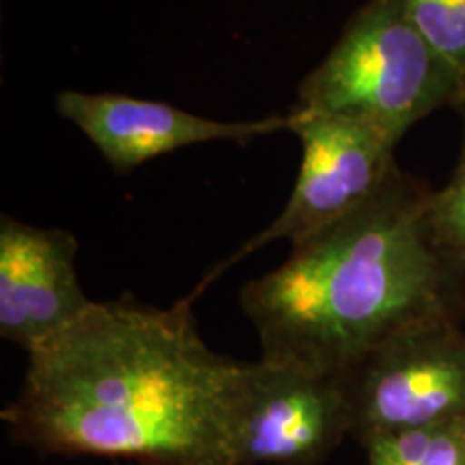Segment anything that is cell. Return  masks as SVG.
<instances>
[{
    "mask_svg": "<svg viewBox=\"0 0 465 465\" xmlns=\"http://www.w3.org/2000/svg\"><path fill=\"white\" fill-rule=\"evenodd\" d=\"M26 356L20 392L3 410L15 444L44 457L231 465L226 407L240 362L205 345L190 300L93 302Z\"/></svg>",
    "mask_w": 465,
    "mask_h": 465,
    "instance_id": "cell-1",
    "label": "cell"
},
{
    "mask_svg": "<svg viewBox=\"0 0 465 465\" xmlns=\"http://www.w3.org/2000/svg\"><path fill=\"white\" fill-rule=\"evenodd\" d=\"M429 196L394 168L373 199L243 284L240 302L263 358L345 377L407 328L459 322L465 265L435 240Z\"/></svg>",
    "mask_w": 465,
    "mask_h": 465,
    "instance_id": "cell-2",
    "label": "cell"
},
{
    "mask_svg": "<svg viewBox=\"0 0 465 465\" xmlns=\"http://www.w3.org/2000/svg\"><path fill=\"white\" fill-rule=\"evenodd\" d=\"M465 102V80L429 45L401 0H369L302 80L293 110L371 125L401 141L435 110Z\"/></svg>",
    "mask_w": 465,
    "mask_h": 465,
    "instance_id": "cell-3",
    "label": "cell"
},
{
    "mask_svg": "<svg viewBox=\"0 0 465 465\" xmlns=\"http://www.w3.org/2000/svg\"><path fill=\"white\" fill-rule=\"evenodd\" d=\"M347 438L345 377L263 356L237 366L226 407L231 465H323Z\"/></svg>",
    "mask_w": 465,
    "mask_h": 465,
    "instance_id": "cell-4",
    "label": "cell"
},
{
    "mask_svg": "<svg viewBox=\"0 0 465 465\" xmlns=\"http://www.w3.org/2000/svg\"><path fill=\"white\" fill-rule=\"evenodd\" d=\"M351 440L465 420V330L455 319L407 328L345 375Z\"/></svg>",
    "mask_w": 465,
    "mask_h": 465,
    "instance_id": "cell-5",
    "label": "cell"
},
{
    "mask_svg": "<svg viewBox=\"0 0 465 465\" xmlns=\"http://www.w3.org/2000/svg\"><path fill=\"white\" fill-rule=\"evenodd\" d=\"M291 113L295 116L291 132L300 138L302 162L287 205L267 229L213 267L192 298L267 243L287 240L295 246L336 224L373 199L397 168L394 147L399 143L375 127L339 116Z\"/></svg>",
    "mask_w": 465,
    "mask_h": 465,
    "instance_id": "cell-6",
    "label": "cell"
},
{
    "mask_svg": "<svg viewBox=\"0 0 465 465\" xmlns=\"http://www.w3.org/2000/svg\"><path fill=\"white\" fill-rule=\"evenodd\" d=\"M56 110L121 173L192 144L216 141L248 144L254 138L291 132L295 124L293 113L254 121H216L171 104L119 93L61 91L56 95Z\"/></svg>",
    "mask_w": 465,
    "mask_h": 465,
    "instance_id": "cell-7",
    "label": "cell"
},
{
    "mask_svg": "<svg viewBox=\"0 0 465 465\" xmlns=\"http://www.w3.org/2000/svg\"><path fill=\"white\" fill-rule=\"evenodd\" d=\"M69 231L0 220V336L26 353L65 332L93 300L80 284Z\"/></svg>",
    "mask_w": 465,
    "mask_h": 465,
    "instance_id": "cell-8",
    "label": "cell"
},
{
    "mask_svg": "<svg viewBox=\"0 0 465 465\" xmlns=\"http://www.w3.org/2000/svg\"><path fill=\"white\" fill-rule=\"evenodd\" d=\"M364 452V465H465V420L383 435Z\"/></svg>",
    "mask_w": 465,
    "mask_h": 465,
    "instance_id": "cell-9",
    "label": "cell"
},
{
    "mask_svg": "<svg viewBox=\"0 0 465 465\" xmlns=\"http://www.w3.org/2000/svg\"><path fill=\"white\" fill-rule=\"evenodd\" d=\"M429 45L465 80V0H401Z\"/></svg>",
    "mask_w": 465,
    "mask_h": 465,
    "instance_id": "cell-10",
    "label": "cell"
},
{
    "mask_svg": "<svg viewBox=\"0 0 465 465\" xmlns=\"http://www.w3.org/2000/svg\"><path fill=\"white\" fill-rule=\"evenodd\" d=\"M429 224L440 246L465 265V158L449 185L429 196Z\"/></svg>",
    "mask_w": 465,
    "mask_h": 465,
    "instance_id": "cell-11",
    "label": "cell"
},
{
    "mask_svg": "<svg viewBox=\"0 0 465 465\" xmlns=\"http://www.w3.org/2000/svg\"><path fill=\"white\" fill-rule=\"evenodd\" d=\"M134 465H151V463H134Z\"/></svg>",
    "mask_w": 465,
    "mask_h": 465,
    "instance_id": "cell-12",
    "label": "cell"
}]
</instances>
